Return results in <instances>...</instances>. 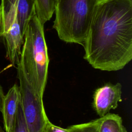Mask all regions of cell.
<instances>
[{
	"label": "cell",
	"instance_id": "cell-1",
	"mask_svg": "<svg viewBox=\"0 0 132 132\" xmlns=\"http://www.w3.org/2000/svg\"><path fill=\"white\" fill-rule=\"evenodd\" d=\"M83 47L93 68H124L132 59V0H98Z\"/></svg>",
	"mask_w": 132,
	"mask_h": 132
},
{
	"label": "cell",
	"instance_id": "cell-2",
	"mask_svg": "<svg viewBox=\"0 0 132 132\" xmlns=\"http://www.w3.org/2000/svg\"><path fill=\"white\" fill-rule=\"evenodd\" d=\"M43 26L35 11L27 24L18 62L35 93L42 100L46 85L49 64Z\"/></svg>",
	"mask_w": 132,
	"mask_h": 132
},
{
	"label": "cell",
	"instance_id": "cell-3",
	"mask_svg": "<svg viewBox=\"0 0 132 132\" xmlns=\"http://www.w3.org/2000/svg\"><path fill=\"white\" fill-rule=\"evenodd\" d=\"M98 1H55V18L53 28L60 40L83 46Z\"/></svg>",
	"mask_w": 132,
	"mask_h": 132
},
{
	"label": "cell",
	"instance_id": "cell-4",
	"mask_svg": "<svg viewBox=\"0 0 132 132\" xmlns=\"http://www.w3.org/2000/svg\"><path fill=\"white\" fill-rule=\"evenodd\" d=\"M17 77L19 80L21 104L29 132H42L48 119L43 103L30 85L23 70L18 62Z\"/></svg>",
	"mask_w": 132,
	"mask_h": 132
},
{
	"label": "cell",
	"instance_id": "cell-5",
	"mask_svg": "<svg viewBox=\"0 0 132 132\" xmlns=\"http://www.w3.org/2000/svg\"><path fill=\"white\" fill-rule=\"evenodd\" d=\"M122 85L107 83L97 88L93 94V107L96 113L102 117L109 113L111 109H115L118 102L122 101Z\"/></svg>",
	"mask_w": 132,
	"mask_h": 132
},
{
	"label": "cell",
	"instance_id": "cell-6",
	"mask_svg": "<svg viewBox=\"0 0 132 132\" xmlns=\"http://www.w3.org/2000/svg\"><path fill=\"white\" fill-rule=\"evenodd\" d=\"M21 101L19 86L13 85L4 95L1 112L6 132H14L19 106Z\"/></svg>",
	"mask_w": 132,
	"mask_h": 132
},
{
	"label": "cell",
	"instance_id": "cell-7",
	"mask_svg": "<svg viewBox=\"0 0 132 132\" xmlns=\"http://www.w3.org/2000/svg\"><path fill=\"white\" fill-rule=\"evenodd\" d=\"M2 37H4L5 42L6 57L12 65H15L19 61L21 48L24 42V38L17 18Z\"/></svg>",
	"mask_w": 132,
	"mask_h": 132
},
{
	"label": "cell",
	"instance_id": "cell-8",
	"mask_svg": "<svg viewBox=\"0 0 132 132\" xmlns=\"http://www.w3.org/2000/svg\"><path fill=\"white\" fill-rule=\"evenodd\" d=\"M19 0H1L2 13L1 37L8 30L16 18V5Z\"/></svg>",
	"mask_w": 132,
	"mask_h": 132
},
{
	"label": "cell",
	"instance_id": "cell-9",
	"mask_svg": "<svg viewBox=\"0 0 132 132\" xmlns=\"http://www.w3.org/2000/svg\"><path fill=\"white\" fill-rule=\"evenodd\" d=\"M35 11V0L18 1L16 5V18L23 38L27 24Z\"/></svg>",
	"mask_w": 132,
	"mask_h": 132
},
{
	"label": "cell",
	"instance_id": "cell-10",
	"mask_svg": "<svg viewBox=\"0 0 132 132\" xmlns=\"http://www.w3.org/2000/svg\"><path fill=\"white\" fill-rule=\"evenodd\" d=\"M98 132H127V130L119 115L108 113L99 118Z\"/></svg>",
	"mask_w": 132,
	"mask_h": 132
},
{
	"label": "cell",
	"instance_id": "cell-11",
	"mask_svg": "<svg viewBox=\"0 0 132 132\" xmlns=\"http://www.w3.org/2000/svg\"><path fill=\"white\" fill-rule=\"evenodd\" d=\"M36 15L44 24L52 17L55 10V0H35Z\"/></svg>",
	"mask_w": 132,
	"mask_h": 132
},
{
	"label": "cell",
	"instance_id": "cell-12",
	"mask_svg": "<svg viewBox=\"0 0 132 132\" xmlns=\"http://www.w3.org/2000/svg\"><path fill=\"white\" fill-rule=\"evenodd\" d=\"M99 118L89 122L75 124L67 128L70 132H98Z\"/></svg>",
	"mask_w": 132,
	"mask_h": 132
},
{
	"label": "cell",
	"instance_id": "cell-13",
	"mask_svg": "<svg viewBox=\"0 0 132 132\" xmlns=\"http://www.w3.org/2000/svg\"><path fill=\"white\" fill-rule=\"evenodd\" d=\"M14 132H29L24 117L21 101L19 106Z\"/></svg>",
	"mask_w": 132,
	"mask_h": 132
},
{
	"label": "cell",
	"instance_id": "cell-14",
	"mask_svg": "<svg viewBox=\"0 0 132 132\" xmlns=\"http://www.w3.org/2000/svg\"><path fill=\"white\" fill-rule=\"evenodd\" d=\"M42 132H70L68 128H63L52 123L48 119L45 123Z\"/></svg>",
	"mask_w": 132,
	"mask_h": 132
},
{
	"label": "cell",
	"instance_id": "cell-15",
	"mask_svg": "<svg viewBox=\"0 0 132 132\" xmlns=\"http://www.w3.org/2000/svg\"><path fill=\"white\" fill-rule=\"evenodd\" d=\"M4 95H5V94L4 93L3 88L1 86V85H0V111H1V109H2V104H3Z\"/></svg>",
	"mask_w": 132,
	"mask_h": 132
},
{
	"label": "cell",
	"instance_id": "cell-16",
	"mask_svg": "<svg viewBox=\"0 0 132 132\" xmlns=\"http://www.w3.org/2000/svg\"><path fill=\"white\" fill-rule=\"evenodd\" d=\"M2 13L1 8L0 6V37H1V27H2Z\"/></svg>",
	"mask_w": 132,
	"mask_h": 132
},
{
	"label": "cell",
	"instance_id": "cell-17",
	"mask_svg": "<svg viewBox=\"0 0 132 132\" xmlns=\"http://www.w3.org/2000/svg\"><path fill=\"white\" fill-rule=\"evenodd\" d=\"M0 132H4L3 129L2 128V127H1V126L0 125Z\"/></svg>",
	"mask_w": 132,
	"mask_h": 132
},
{
	"label": "cell",
	"instance_id": "cell-18",
	"mask_svg": "<svg viewBox=\"0 0 132 132\" xmlns=\"http://www.w3.org/2000/svg\"><path fill=\"white\" fill-rule=\"evenodd\" d=\"M55 1H56V0H55Z\"/></svg>",
	"mask_w": 132,
	"mask_h": 132
}]
</instances>
